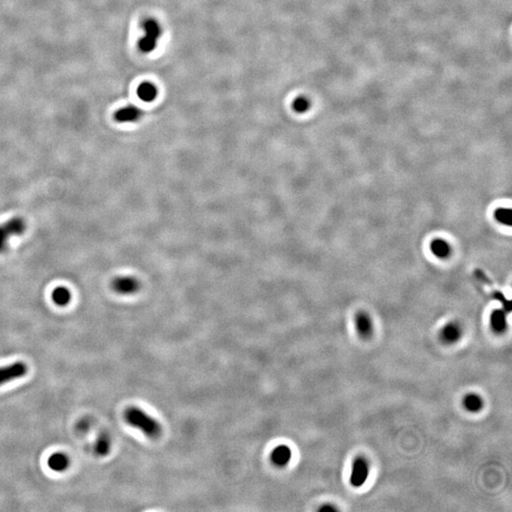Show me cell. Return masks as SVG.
<instances>
[{"label":"cell","instance_id":"obj_2","mask_svg":"<svg viewBox=\"0 0 512 512\" xmlns=\"http://www.w3.org/2000/svg\"><path fill=\"white\" fill-rule=\"evenodd\" d=\"M26 230L27 223L20 216H15L0 224V254L7 251L11 239L15 236H21L25 233Z\"/></svg>","mask_w":512,"mask_h":512},{"label":"cell","instance_id":"obj_9","mask_svg":"<svg viewBox=\"0 0 512 512\" xmlns=\"http://www.w3.org/2000/svg\"><path fill=\"white\" fill-rule=\"evenodd\" d=\"M69 463H70V461H69L68 455L64 452H55V453L51 454L48 459L49 468L51 470L57 471V472H61V471L68 469Z\"/></svg>","mask_w":512,"mask_h":512},{"label":"cell","instance_id":"obj_6","mask_svg":"<svg viewBox=\"0 0 512 512\" xmlns=\"http://www.w3.org/2000/svg\"><path fill=\"white\" fill-rule=\"evenodd\" d=\"M368 473H369V468H368L366 461L364 460V458H362V457H358L354 461V464L352 467L351 477H350L351 484L354 486H362L366 481Z\"/></svg>","mask_w":512,"mask_h":512},{"label":"cell","instance_id":"obj_13","mask_svg":"<svg viewBox=\"0 0 512 512\" xmlns=\"http://www.w3.org/2000/svg\"><path fill=\"white\" fill-rule=\"evenodd\" d=\"M52 301L59 307H66L71 301V292L65 287H58L52 291Z\"/></svg>","mask_w":512,"mask_h":512},{"label":"cell","instance_id":"obj_16","mask_svg":"<svg viewBox=\"0 0 512 512\" xmlns=\"http://www.w3.org/2000/svg\"><path fill=\"white\" fill-rule=\"evenodd\" d=\"M463 404L464 407L469 412H478L483 408L482 399L475 394H469L466 396L463 401Z\"/></svg>","mask_w":512,"mask_h":512},{"label":"cell","instance_id":"obj_7","mask_svg":"<svg viewBox=\"0 0 512 512\" xmlns=\"http://www.w3.org/2000/svg\"><path fill=\"white\" fill-rule=\"evenodd\" d=\"M143 110L134 105L120 108L115 113V119L119 122H135L142 118Z\"/></svg>","mask_w":512,"mask_h":512},{"label":"cell","instance_id":"obj_3","mask_svg":"<svg viewBox=\"0 0 512 512\" xmlns=\"http://www.w3.org/2000/svg\"><path fill=\"white\" fill-rule=\"evenodd\" d=\"M145 35L138 43L139 50L144 53H150L157 48L158 41L162 35V28L157 20L148 18L143 23Z\"/></svg>","mask_w":512,"mask_h":512},{"label":"cell","instance_id":"obj_8","mask_svg":"<svg viewBox=\"0 0 512 512\" xmlns=\"http://www.w3.org/2000/svg\"><path fill=\"white\" fill-rule=\"evenodd\" d=\"M291 455L292 452L288 446L280 445L273 450L271 454V460L276 467L284 468L290 463Z\"/></svg>","mask_w":512,"mask_h":512},{"label":"cell","instance_id":"obj_17","mask_svg":"<svg viewBox=\"0 0 512 512\" xmlns=\"http://www.w3.org/2000/svg\"><path fill=\"white\" fill-rule=\"evenodd\" d=\"M432 250L435 253V255L439 258H446L450 255L451 247L448 245L446 241L442 239H436L432 243Z\"/></svg>","mask_w":512,"mask_h":512},{"label":"cell","instance_id":"obj_4","mask_svg":"<svg viewBox=\"0 0 512 512\" xmlns=\"http://www.w3.org/2000/svg\"><path fill=\"white\" fill-rule=\"evenodd\" d=\"M28 365L23 361H17L7 366L0 367V386L23 377L28 373Z\"/></svg>","mask_w":512,"mask_h":512},{"label":"cell","instance_id":"obj_14","mask_svg":"<svg viewBox=\"0 0 512 512\" xmlns=\"http://www.w3.org/2000/svg\"><path fill=\"white\" fill-rule=\"evenodd\" d=\"M94 450L96 454L99 456H105L109 453L111 450V438L108 434L103 432L99 435L94 446Z\"/></svg>","mask_w":512,"mask_h":512},{"label":"cell","instance_id":"obj_10","mask_svg":"<svg viewBox=\"0 0 512 512\" xmlns=\"http://www.w3.org/2000/svg\"><path fill=\"white\" fill-rule=\"evenodd\" d=\"M356 327L358 335L363 339H368L373 332V325L370 317L362 312L358 313L356 317Z\"/></svg>","mask_w":512,"mask_h":512},{"label":"cell","instance_id":"obj_19","mask_svg":"<svg viewBox=\"0 0 512 512\" xmlns=\"http://www.w3.org/2000/svg\"><path fill=\"white\" fill-rule=\"evenodd\" d=\"M495 217L496 219L503 224L505 225H510L511 224V210L510 209H503V208H500L496 211L495 213Z\"/></svg>","mask_w":512,"mask_h":512},{"label":"cell","instance_id":"obj_5","mask_svg":"<svg viewBox=\"0 0 512 512\" xmlns=\"http://www.w3.org/2000/svg\"><path fill=\"white\" fill-rule=\"evenodd\" d=\"M112 289L122 295H131L140 289V283L131 276H119L112 282Z\"/></svg>","mask_w":512,"mask_h":512},{"label":"cell","instance_id":"obj_21","mask_svg":"<svg viewBox=\"0 0 512 512\" xmlns=\"http://www.w3.org/2000/svg\"><path fill=\"white\" fill-rule=\"evenodd\" d=\"M77 429H78L80 432H82V433H85V432H87V431H88V429H89V421H88V420H86V419H82V420H80V421L78 422V424H77Z\"/></svg>","mask_w":512,"mask_h":512},{"label":"cell","instance_id":"obj_11","mask_svg":"<svg viewBox=\"0 0 512 512\" xmlns=\"http://www.w3.org/2000/svg\"><path fill=\"white\" fill-rule=\"evenodd\" d=\"M461 335L462 329L460 325L455 323H451L444 327L440 337L445 343H454L460 339Z\"/></svg>","mask_w":512,"mask_h":512},{"label":"cell","instance_id":"obj_18","mask_svg":"<svg viewBox=\"0 0 512 512\" xmlns=\"http://www.w3.org/2000/svg\"><path fill=\"white\" fill-rule=\"evenodd\" d=\"M292 106H293L294 111H296L297 113H305L310 107V101L307 99V97L300 96L294 100Z\"/></svg>","mask_w":512,"mask_h":512},{"label":"cell","instance_id":"obj_15","mask_svg":"<svg viewBox=\"0 0 512 512\" xmlns=\"http://www.w3.org/2000/svg\"><path fill=\"white\" fill-rule=\"evenodd\" d=\"M491 327L496 333H503L506 328L505 313L502 310H495L490 319Z\"/></svg>","mask_w":512,"mask_h":512},{"label":"cell","instance_id":"obj_1","mask_svg":"<svg viewBox=\"0 0 512 512\" xmlns=\"http://www.w3.org/2000/svg\"><path fill=\"white\" fill-rule=\"evenodd\" d=\"M124 419L130 426L142 431L149 438H158L162 434V426L158 420L138 407H129L125 410Z\"/></svg>","mask_w":512,"mask_h":512},{"label":"cell","instance_id":"obj_22","mask_svg":"<svg viewBox=\"0 0 512 512\" xmlns=\"http://www.w3.org/2000/svg\"><path fill=\"white\" fill-rule=\"evenodd\" d=\"M320 510H321V511H324V510H336V508H335V507H333L331 505H327V506H322V507L320 508Z\"/></svg>","mask_w":512,"mask_h":512},{"label":"cell","instance_id":"obj_12","mask_svg":"<svg viewBox=\"0 0 512 512\" xmlns=\"http://www.w3.org/2000/svg\"><path fill=\"white\" fill-rule=\"evenodd\" d=\"M138 96L144 102H150L157 98L158 89L151 83H143L138 88Z\"/></svg>","mask_w":512,"mask_h":512},{"label":"cell","instance_id":"obj_20","mask_svg":"<svg viewBox=\"0 0 512 512\" xmlns=\"http://www.w3.org/2000/svg\"><path fill=\"white\" fill-rule=\"evenodd\" d=\"M492 294H493V297H494L496 300H498V301H500V302L502 303V305H503L504 310H506L507 312H509V311H510V302H509L508 300H506L505 297L503 296V294H502L500 291H493V292H492Z\"/></svg>","mask_w":512,"mask_h":512}]
</instances>
